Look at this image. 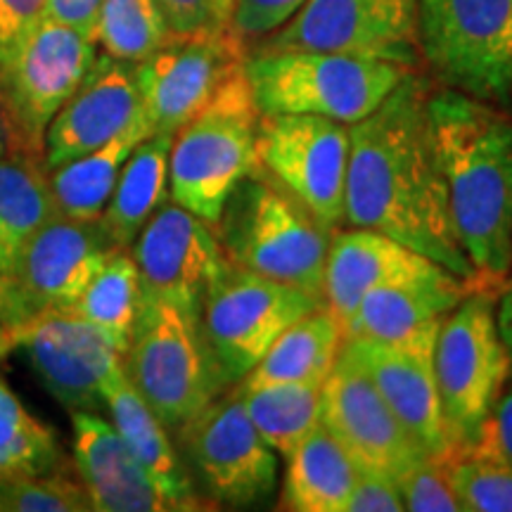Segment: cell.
<instances>
[{"label":"cell","instance_id":"6da1fadb","mask_svg":"<svg viewBox=\"0 0 512 512\" xmlns=\"http://www.w3.org/2000/svg\"><path fill=\"white\" fill-rule=\"evenodd\" d=\"M430 83L411 74L370 117L349 126L351 150L344 219L430 256L479 290L475 266L451 219L446 178L434 152Z\"/></svg>","mask_w":512,"mask_h":512},{"label":"cell","instance_id":"7a4b0ae2","mask_svg":"<svg viewBox=\"0 0 512 512\" xmlns=\"http://www.w3.org/2000/svg\"><path fill=\"white\" fill-rule=\"evenodd\" d=\"M427 119L460 245L479 290L498 292L512 268V121L448 86L430 93Z\"/></svg>","mask_w":512,"mask_h":512},{"label":"cell","instance_id":"3957f363","mask_svg":"<svg viewBox=\"0 0 512 512\" xmlns=\"http://www.w3.org/2000/svg\"><path fill=\"white\" fill-rule=\"evenodd\" d=\"M214 233L230 264L302 287L325 302L332 233L259 162L228 195Z\"/></svg>","mask_w":512,"mask_h":512},{"label":"cell","instance_id":"277c9868","mask_svg":"<svg viewBox=\"0 0 512 512\" xmlns=\"http://www.w3.org/2000/svg\"><path fill=\"white\" fill-rule=\"evenodd\" d=\"M242 69L261 117L316 114L349 126L370 117L413 72L380 57L299 48H259Z\"/></svg>","mask_w":512,"mask_h":512},{"label":"cell","instance_id":"5b68a950","mask_svg":"<svg viewBox=\"0 0 512 512\" xmlns=\"http://www.w3.org/2000/svg\"><path fill=\"white\" fill-rule=\"evenodd\" d=\"M256 124L259 110L240 67L174 133L169 152L171 200L216 226L228 195L256 166Z\"/></svg>","mask_w":512,"mask_h":512},{"label":"cell","instance_id":"8992f818","mask_svg":"<svg viewBox=\"0 0 512 512\" xmlns=\"http://www.w3.org/2000/svg\"><path fill=\"white\" fill-rule=\"evenodd\" d=\"M124 370L171 432L228 389L204 339L200 313L164 299L143 297Z\"/></svg>","mask_w":512,"mask_h":512},{"label":"cell","instance_id":"52a82bcc","mask_svg":"<svg viewBox=\"0 0 512 512\" xmlns=\"http://www.w3.org/2000/svg\"><path fill=\"white\" fill-rule=\"evenodd\" d=\"M510 373L512 363L496 323V292L472 290L441 320L434 339V380L456 451L475 446L482 437Z\"/></svg>","mask_w":512,"mask_h":512},{"label":"cell","instance_id":"ba28073f","mask_svg":"<svg viewBox=\"0 0 512 512\" xmlns=\"http://www.w3.org/2000/svg\"><path fill=\"white\" fill-rule=\"evenodd\" d=\"M119 249L100 219L81 221L57 211L0 273V330L69 309Z\"/></svg>","mask_w":512,"mask_h":512},{"label":"cell","instance_id":"9c48e42d","mask_svg":"<svg viewBox=\"0 0 512 512\" xmlns=\"http://www.w3.org/2000/svg\"><path fill=\"white\" fill-rule=\"evenodd\" d=\"M420 53L448 88L512 95V0H418Z\"/></svg>","mask_w":512,"mask_h":512},{"label":"cell","instance_id":"30bf717a","mask_svg":"<svg viewBox=\"0 0 512 512\" xmlns=\"http://www.w3.org/2000/svg\"><path fill=\"white\" fill-rule=\"evenodd\" d=\"M325 306L316 294L230 264L209 287L200 323L226 387L238 384L275 339Z\"/></svg>","mask_w":512,"mask_h":512},{"label":"cell","instance_id":"8fae6325","mask_svg":"<svg viewBox=\"0 0 512 512\" xmlns=\"http://www.w3.org/2000/svg\"><path fill=\"white\" fill-rule=\"evenodd\" d=\"M93 38L43 19L22 48L0 67V117L10 152L43 159L50 121L93 67Z\"/></svg>","mask_w":512,"mask_h":512},{"label":"cell","instance_id":"7c38bea8","mask_svg":"<svg viewBox=\"0 0 512 512\" xmlns=\"http://www.w3.org/2000/svg\"><path fill=\"white\" fill-rule=\"evenodd\" d=\"M176 434L211 501L228 508H254L273 496L278 453L249 420L238 384L214 396Z\"/></svg>","mask_w":512,"mask_h":512},{"label":"cell","instance_id":"4fadbf2b","mask_svg":"<svg viewBox=\"0 0 512 512\" xmlns=\"http://www.w3.org/2000/svg\"><path fill=\"white\" fill-rule=\"evenodd\" d=\"M349 124L316 114H266L256 124V162L325 228L347 226Z\"/></svg>","mask_w":512,"mask_h":512},{"label":"cell","instance_id":"5bb4252c","mask_svg":"<svg viewBox=\"0 0 512 512\" xmlns=\"http://www.w3.org/2000/svg\"><path fill=\"white\" fill-rule=\"evenodd\" d=\"M259 48L330 50L415 67L418 0H306Z\"/></svg>","mask_w":512,"mask_h":512},{"label":"cell","instance_id":"9a60e30c","mask_svg":"<svg viewBox=\"0 0 512 512\" xmlns=\"http://www.w3.org/2000/svg\"><path fill=\"white\" fill-rule=\"evenodd\" d=\"M0 347L24 349L36 375L69 413L105 406V384L124 370V356L110 339L67 309L0 330Z\"/></svg>","mask_w":512,"mask_h":512},{"label":"cell","instance_id":"2e32d148","mask_svg":"<svg viewBox=\"0 0 512 512\" xmlns=\"http://www.w3.org/2000/svg\"><path fill=\"white\" fill-rule=\"evenodd\" d=\"M439 325L399 342L344 337L342 354L373 380L396 420L418 441L422 451L437 463H444L456 448L448 437L434 380V339Z\"/></svg>","mask_w":512,"mask_h":512},{"label":"cell","instance_id":"e0dca14e","mask_svg":"<svg viewBox=\"0 0 512 512\" xmlns=\"http://www.w3.org/2000/svg\"><path fill=\"white\" fill-rule=\"evenodd\" d=\"M242 62V38L233 29L171 36L162 48L136 64L140 98L152 131L176 133L214 98Z\"/></svg>","mask_w":512,"mask_h":512},{"label":"cell","instance_id":"ac0fdd59","mask_svg":"<svg viewBox=\"0 0 512 512\" xmlns=\"http://www.w3.org/2000/svg\"><path fill=\"white\" fill-rule=\"evenodd\" d=\"M140 273L143 297L202 311L209 287L228 266L214 226L166 197L128 247Z\"/></svg>","mask_w":512,"mask_h":512},{"label":"cell","instance_id":"d6986e66","mask_svg":"<svg viewBox=\"0 0 512 512\" xmlns=\"http://www.w3.org/2000/svg\"><path fill=\"white\" fill-rule=\"evenodd\" d=\"M320 425L342 444L361 470L394 479L430 458L396 420L373 380L342 351L320 387Z\"/></svg>","mask_w":512,"mask_h":512},{"label":"cell","instance_id":"ffe728a7","mask_svg":"<svg viewBox=\"0 0 512 512\" xmlns=\"http://www.w3.org/2000/svg\"><path fill=\"white\" fill-rule=\"evenodd\" d=\"M145 117L136 64L95 57L60 112L50 121L43 140V164L48 171L107 145L138 119Z\"/></svg>","mask_w":512,"mask_h":512},{"label":"cell","instance_id":"44dd1931","mask_svg":"<svg viewBox=\"0 0 512 512\" xmlns=\"http://www.w3.org/2000/svg\"><path fill=\"white\" fill-rule=\"evenodd\" d=\"M448 271L430 256L370 228H337L325 261V306L347 330L356 306L368 292L406 280Z\"/></svg>","mask_w":512,"mask_h":512},{"label":"cell","instance_id":"7402d4cb","mask_svg":"<svg viewBox=\"0 0 512 512\" xmlns=\"http://www.w3.org/2000/svg\"><path fill=\"white\" fill-rule=\"evenodd\" d=\"M76 475L98 512L171 510L155 479L107 420L93 411H72Z\"/></svg>","mask_w":512,"mask_h":512},{"label":"cell","instance_id":"603a6c76","mask_svg":"<svg viewBox=\"0 0 512 512\" xmlns=\"http://www.w3.org/2000/svg\"><path fill=\"white\" fill-rule=\"evenodd\" d=\"M472 290L475 287L451 271L377 287L356 306L347 325V337L399 342L439 325Z\"/></svg>","mask_w":512,"mask_h":512},{"label":"cell","instance_id":"cb8c5ba5","mask_svg":"<svg viewBox=\"0 0 512 512\" xmlns=\"http://www.w3.org/2000/svg\"><path fill=\"white\" fill-rule=\"evenodd\" d=\"M105 408L110 411L114 430L121 434L147 475L155 479L171 510H200L188 467L171 444L164 422L147 406L126 370H119L105 384Z\"/></svg>","mask_w":512,"mask_h":512},{"label":"cell","instance_id":"d4e9b609","mask_svg":"<svg viewBox=\"0 0 512 512\" xmlns=\"http://www.w3.org/2000/svg\"><path fill=\"white\" fill-rule=\"evenodd\" d=\"M358 465L342 444L316 427L287 458L280 508L292 512H344Z\"/></svg>","mask_w":512,"mask_h":512},{"label":"cell","instance_id":"484cf974","mask_svg":"<svg viewBox=\"0 0 512 512\" xmlns=\"http://www.w3.org/2000/svg\"><path fill=\"white\" fill-rule=\"evenodd\" d=\"M174 133H152L136 145L121 169L117 188L100 221L117 242L128 249L150 216L169 197V152Z\"/></svg>","mask_w":512,"mask_h":512},{"label":"cell","instance_id":"4316f807","mask_svg":"<svg viewBox=\"0 0 512 512\" xmlns=\"http://www.w3.org/2000/svg\"><path fill=\"white\" fill-rule=\"evenodd\" d=\"M347 330L328 306L311 311L309 316L285 330L275 339L249 373L238 384L259 387L273 382H325L342 351Z\"/></svg>","mask_w":512,"mask_h":512},{"label":"cell","instance_id":"83f0119b","mask_svg":"<svg viewBox=\"0 0 512 512\" xmlns=\"http://www.w3.org/2000/svg\"><path fill=\"white\" fill-rule=\"evenodd\" d=\"M152 133L155 131L150 121L143 117L107 145L48 171L50 190L60 214L81 221H98L117 188L126 159Z\"/></svg>","mask_w":512,"mask_h":512},{"label":"cell","instance_id":"f1b7e54d","mask_svg":"<svg viewBox=\"0 0 512 512\" xmlns=\"http://www.w3.org/2000/svg\"><path fill=\"white\" fill-rule=\"evenodd\" d=\"M320 382L238 384L249 420L261 439L285 460L320 427Z\"/></svg>","mask_w":512,"mask_h":512},{"label":"cell","instance_id":"f546056e","mask_svg":"<svg viewBox=\"0 0 512 512\" xmlns=\"http://www.w3.org/2000/svg\"><path fill=\"white\" fill-rule=\"evenodd\" d=\"M140 304H143V285H140L138 266L128 249H119L93 275L86 290L67 311L95 325L124 356Z\"/></svg>","mask_w":512,"mask_h":512},{"label":"cell","instance_id":"4dcf8cb0","mask_svg":"<svg viewBox=\"0 0 512 512\" xmlns=\"http://www.w3.org/2000/svg\"><path fill=\"white\" fill-rule=\"evenodd\" d=\"M57 211L43 159L5 152L0 157V240L10 259Z\"/></svg>","mask_w":512,"mask_h":512},{"label":"cell","instance_id":"1f68e13d","mask_svg":"<svg viewBox=\"0 0 512 512\" xmlns=\"http://www.w3.org/2000/svg\"><path fill=\"white\" fill-rule=\"evenodd\" d=\"M64 467L53 430L36 420L0 380V477L43 475Z\"/></svg>","mask_w":512,"mask_h":512},{"label":"cell","instance_id":"d6a6232c","mask_svg":"<svg viewBox=\"0 0 512 512\" xmlns=\"http://www.w3.org/2000/svg\"><path fill=\"white\" fill-rule=\"evenodd\" d=\"M171 36L157 0H102L95 46L114 60L143 62Z\"/></svg>","mask_w":512,"mask_h":512},{"label":"cell","instance_id":"836d02e7","mask_svg":"<svg viewBox=\"0 0 512 512\" xmlns=\"http://www.w3.org/2000/svg\"><path fill=\"white\" fill-rule=\"evenodd\" d=\"M439 465L463 512H512V470L484 446L463 448Z\"/></svg>","mask_w":512,"mask_h":512},{"label":"cell","instance_id":"e575fe53","mask_svg":"<svg viewBox=\"0 0 512 512\" xmlns=\"http://www.w3.org/2000/svg\"><path fill=\"white\" fill-rule=\"evenodd\" d=\"M86 486L67 467L43 475L0 477V512H88Z\"/></svg>","mask_w":512,"mask_h":512},{"label":"cell","instance_id":"d590c367","mask_svg":"<svg viewBox=\"0 0 512 512\" xmlns=\"http://www.w3.org/2000/svg\"><path fill=\"white\" fill-rule=\"evenodd\" d=\"M403 508L411 512H463L458 496L448 484L444 467L425 458L394 477Z\"/></svg>","mask_w":512,"mask_h":512},{"label":"cell","instance_id":"8d00e7d4","mask_svg":"<svg viewBox=\"0 0 512 512\" xmlns=\"http://www.w3.org/2000/svg\"><path fill=\"white\" fill-rule=\"evenodd\" d=\"M171 34H221L233 29L235 0H157Z\"/></svg>","mask_w":512,"mask_h":512},{"label":"cell","instance_id":"74e56055","mask_svg":"<svg viewBox=\"0 0 512 512\" xmlns=\"http://www.w3.org/2000/svg\"><path fill=\"white\" fill-rule=\"evenodd\" d=\"M306 0H235L233 27L242 41L245 38H266L280 29Z\"/></svg>","mask_w":512,"mask_h":512},{"label":"cell","instance_id":"f35d334b","mask_svg":"<svg viewBox=\"0 0 512 512\" xmlns=\"http://www.w3.org/2000/svg\"><path fill=\"white\" fill-rule=\"evenodd\" d=\"M46 19V0H0V67Z\"/></svg>","mask_w":512,"mask_h":512},{"label":"cell","instance_id":"ab89813d","mask_svg":"<svg viewBox=\"0 0 512 512\" xmlns=\"http://www.w3.org/2000/svg\"><path fill=\"white\" fill-rule=\"evenodd\" d=\"M403 508L401 494L396 489L394 479L380 472L361 470L358 467V479L351 489V496L344 512H401Z\"/></svg>","mask_w":512,"mask_h":512},{"label":"cell","instance_id":"60d3db41","mask_svg":"<svg viewBox=\"0 0 512 512\" xmlns=\"http://www.w3.org/2000/svg\"><path fill=\"white\" fill-rule=\"evenodd\" d=\"M477 444L494 453L501 463L512 470V389L498 399L494 415H491L489 425L484 427V434L479 437Z\"/></svg>","mask_w":512,"mask_h":512},{"label":"cell","instance_id":"b9f144b4","mask_svg":"<svg viewBox=\"0 0 512 512\" xmlns=\"http://www.w3.org/2000/svg\"><path fill=\"white\" fill-rule=\"evenodd\" d=\"M102 0H46V17L95 41Z\"/></svg>","mask_w":512,"mask_h":512},{"label":"cell","instance_id":"7bdbcfd3","mask_svg":"<svg viewBox=\"0 0 512 512\" xmlns=\"http://www.w3.org/2000/svg\"><path fill=\"white\" fill-rule=\"evenodd\" d=\"M496 323H498V332H501V339H503L505 349H508V356L512 363V278L505 280L501 287V302H498Z\"/></svg>","mask_w":512,"mask_h":512},{"label":"cell","instance_id":"ee69618b","mask_svg":"<svg viewBox=\"0 0 512 512\" xmlns=\"http://www.w3.org/2000/svg\"><path fill=\"white\" fill-rule=\"evenodd\" d=\"M8 266H10V252L8 247L3 245V240H0V273H3Z\"/></svg>","mask_w":512,"mask_h":512},{"label":"cell","instance_id":"f6af8a7d","mask_svg":"<svg viewBox=\"0 0 512 512\" xmlns=\"http://www.w3.org/2000/svg\"><path fill=\"white\" fill-rule=\"evenodd\" d=\"M8 152V143H5V128H3V117H0V157Z\"/></svg>","mask_w":512,"mask_h":512},{"label":"cell","instance_id":"bcb514c9","mask_svg":"<svg viewBox=\"0 0 512 512\" xmlns=\"http://www.w3.org/2000/svg\"><path fill=\"white\" fill-rule=\"evenodd\" d=\"M5 354V351H3V347H0V356H3Z\"/></svg>","mask_w":512,"mask_h":512}]
</instances>
